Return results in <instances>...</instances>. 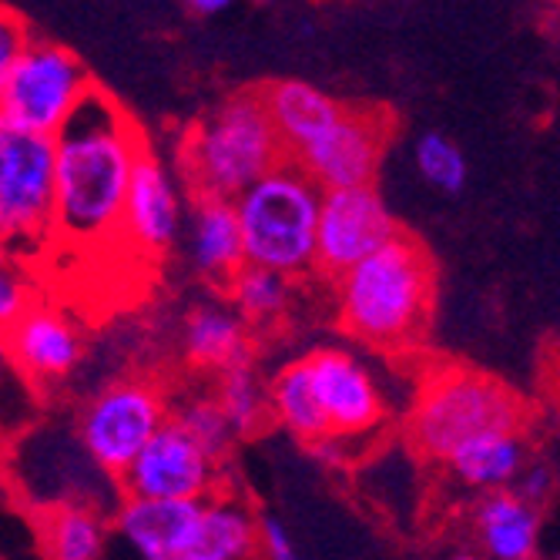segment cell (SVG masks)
I'll use <instances>...</instances> for the list:
<instances>
[{"mask_svg": "<svg viewBox=\"0 0 560 560\" xmlns=\"http://www.w3.org/2000/svg\"><path fill=\"white\" fill-rule=\"evenodd\" d=\"M172 399L151 380H115L101 386L74 420V436L91 464L118 480L135 456L168 423Z\"/></svg>", "mask_w": 560, "mask_h": 560, "instance_id": "8", "label": "cell"}, {"mask_svg": "<svg viewBox=\"0 0 560 560\" xmlns=\"http://www.w3.org/2000/svg\"><path fill=\"white\" fill-rule=\"evenodd\" d=\"M259 553V514L248 500L222 490L201 503L195 540L182 560H256Z\"/></svg>", "mask_w": 560, "mask_h": 560, "instance_id": "21", "label": "cell"}, {"mask_svg": "<svg viewBox=\"0 0 560 560\" xmlns=\"http://www.w3.org/2000/svg\"><path fill=\"white\" fill-rule=\"evenodd\" d=\"M446 560H487V557H480L477 550H456V553H450Z\"/></svg>", "mask_w": 560, "mask_h": 560, "instance_id": "36", "label": "cell"}, {"mask_svg": "<svg viewBox=\"0 0 560 560\" xmlns=\"http://www.w3.org/2000/svg\"><path fill=\"white\" fill-rule=\"evenodd\" d=\"M108 537V514L94 506H55L37 514L44 560H105Z\"/></svg>", "mask_w": 560, "mask_h": 560, "instance_id": "23", "label": "cell"}, {"mask_svg": "<svg viewBox=\"0 0 560 560\" xmlns=\"http://www.w3.org/2000/svg\"><path fill=\"white\" fill-rule=\"evenodd\" d=\"M201 503L118 497L108 514V544H118L135 560H182L195 540Z\"/></svg>", "mask_w": 560, "mask_h": 560, "instance_id": "16", "label": "cell"}, {"mask_svg": "<svg viewBox=\"0 0 560 560\" xmlns=\"http://www.w3.org/2000/svg\"><path fill=\"white\" fill-rule=\"evenodd\" d=\"M282 162H289L285 148L269 125L259 88L225 94L178 144V168L191 198L235 201Z\"/></svg>", "mask_w": 560, "mask_h": 560, "instance_id": "3", "label": "cell"}, {"mask_svg": "<svg viewBox=\"0 0 560 560\" xmlns=\"http://www.w3.org/2000/svg\"><path fill=\"white\" fill-rule=\"evenodd\" d=\"M259 91H262L269 125L276 128L285 148V159H292L295 151H302L316 135H323L342 112V101H336L323 88L299 81V78L269 81Z\"/></svg>", "mask_w": 560, "mask_h": 560, "instance_id": "19", "label": "cell"}, {"mask_svg": "<svg viewBox=\"0 0 560 560\" xmlns=\"http://www.w3.org/2000/svg\"><path fill=\"white\" fill-rule=\"evenodd\" d=\"M37 299L40 295L27 266L0 256V332L11 329Z\"/></svg>", "mask_w": 560, "mask_h": 560, "instance_id": "29", "label": "cell"}, {"mask_svg": "<svg viewBox=\"0 0 560 560\" xmlns=\"http://www.w3.org/2000/svg\"><path fill=\"white\" fill-rule=\"evenodd\" d=\"M319 188L292 162H282L235 201V222L242 235L245 266L269 269L285 279L313 272Z\"/></svg>", "mask_w": 560, "mask_h": 560, "instance_id": "5", "label": "cell"}, {"mask_svg": "<svg viewBox=\"0 0 560 560\" xmlns=\"http://www.w3.org/2000/svg\"><path fill=\"white\" fill-rule=\"evenodd\" d=\"M11 389H18V393H31L24 383H21V376L14 373V366H11V355H8V346H4V332H0V423H4V430L11 433V420H8V402H4V393H11ZM37 396V393H34Z\"/></svg>", "mask_w": 560, "mask_h": 560, "instance_id": "33", "label": "cell"}, {"mask_svg": "<svg viewBox=\"0 0 560 560\" xmlns=\"http://www.w3.org/2000/svg\"><path fill=\"white\" fill-rule=\"evenodd\" d=\"M413 162L420 178L443 195H460L470 178V162L464 155V148L443 131H427L417 138Z\"/></svg>", "mask_w": 560, "mask_h": 560, "instance_id": "28", "label": "cell"}, {"mask_svg": "<svg viewBox=\"0 0 560 560\" xmlns=\"http://www.w3.org/2000/svg\"><path fill=\"white\" fill-rule=\"evenodd\" d=\"M477 553L487 560H537L544 511L524 503L514 490L480 493L470 506Z\"/></svg>", "mask_w": 560, "mask_h": 560, "instance_id": "17", "label": "cell"}, {"mask_svg": "<svg viewBox=\"0 0 560 560\" xmlns=\"http://www.w3.org/2000/svg\"><path fill=\"white\" fill-rule=\"evenodd\" d=\"M436 262L413 235H396L376 256L336 279L339 326L373 349H410L430 326Z\"/></svg>", "mask_w": 560, "mask_h": 560, "instance_id": "2", "label": "cell"}, {"mask_svg": "<svg viewBox=\"0 0 560 560\" xmlns=\"http://www.w3.org/2000/svg\"><path fill=\"white\" fill-rule=\"evenodd\" d=\"M229 8H232L229 0H191V4H185V11H188L191 18H198V21L219 18V14H225Z\"/></svg>", "mask_w": 560, "mask_h": 560, "instance_id": "34", "label": "cell"}, {"mask_svg": "<svg viewBox=\"0 0 560 560\" xmlns=\"http://www.w3.org/2000/svg\"><path fill=\"white\" fill-rule=\"evenodd\" d=\"M27 40H31L27 21L14 8L0 4V91H4L8 74H11V68H14V61H18V55L24 50Z\"/></svg>", "mask_w": 560, "mask_h": 560, "instance_id": "30", "label": "cell"}, {"mask_svg": "<svg viewBox=\"0 0 560 560\" xmlns=\"http://www.w3.org/2000/svg\"><path fill=\"white\" fill-rule=\"evenodd\" d=\"M527 402L517 389L474 366H433L410 406L406 436L427 460L450 456L490 433H521Z\"/></svg>", "mask_w": 560, "mask_h": 560, "instance_id": "4", "label": "cell"}, {"mask_svg": "<svg viewBox=\"0 0 560 560\" xmlns=\"http://www.w3.org/2000/svg\"><path fill=\"white\" fill-rule=\"evenodd\" d=\"M256 560H299L295 540L289 537L285 524L272 514L259 517V553Z\"/></svg>", "mask_w": 560, "mask_h": 560, "instance_id": "32", "label": "cell"}, {"mask_svg": "<svg viewBox=\"0 0 560 560\" xmlns=\"http://www.w3.org/2000/svg\"><path fill=\"white\" fill-rule=\"evenodd\" d=\"M94 84V74L71 47L31 34L0 91V125L55 138Z\"/></svg>", "mask_w": 560, "mask_h": 560, "instance_id": "7", "label": "cell"}, {"mask_svg": "<svg viewBox=\"0 0 560 560\" xmlns=\"http://www.w3.org/2000/svg\"><path fill=\"white\" fill-rule=\"evenodd\" d=\"M215 402L232 430L235 440H252L259 436L272 417H269V386L259 376V370L252 363L232 366L219 376L215 383Z\"/></svg>", "mask_w": 560, "mask_h": 560, "instance_id": "25", "label": "cell"}, {"mask_svg": "<svg viewBox=\"0 0 560 560\" xmlns=\"http://www.w3.org/2000/svg\"><path fill=\"white\" fill-rule=\"evenodd\" d=\"M553 487H557L553 467L544 464V460H527V467L521 470V477L514 480L511 490L524 503H530V506H537V511H544V506L550 503V497H553Z\"/></svg>", "mask_w": 560, "mask_h": 560, "instance_id": "31", "label": "cell"}, {"mask_svg": "<svg viewBox=\"0 0 560 560\" xmlns=\"http://www.w3.org/2000/svg\"><path fill=\"white\" fill-rule=\"evenodd\" d=\"M222 490V467L212 456L201 453L175 423H165L151 436L148 446L131 460V467L118 477V493L138 500L206 503Z\"/></svg>", "mask_w": 560, "mask_h": 560, "instance_id": "12", "label": "cell"}, {"mask_svg": "<svg viewBox=\"0 0 560 560\" xmlns=\"http://www.w3.org/2000/svg\"><path fill=\"white\" fill-rule=\"evenodd\" d=\"M55 144V245L97 252L118 245L135 162L148 151L141 125L101 84L50 138Z\"/></svg>", "mask_w": 560, "mask_h": 560, "instance_id": "1", "label": "cell"}, {"mask_svg": "<svg viewBox=\"0 0 560 560\" xmlns=\"http://www.w3.org/2000/svg\"><path fill=\"white\" fill-rule=\"evenodd\" d=\"M188 256L195 272L212 285L225 289L238 276L245 259H242V235H238L232 201L195 198L191 222H188Z\"/></svg>", "mask_w": 560, "mask_h": 560, "instance_id": "20", "label": "cell"}, {"mask_svg": "<svg viewBox=\"0 0 560 560\" xmlns=\"http://www.w3.org/2000/svg\"><path fill=\"white\" fill-rule=\"evenodd\" d=\"M393 118L380 105H342L339 118L289 159L319 191L366 188L383 168Z\"/></svg>", "mask_w": 560, "mask_h": 560, "instance_id": "10", "label": "cell"}, {"mask_svg": "<svg viewBox=\"0 0 560 560\" xmlns=\"http://www.w3.org/2000/svg\"><path fill=\"white\" fill-rule=\"evenodd\" d=\"M302 366L329 436L373 440L380 433L386 423V399L366 363L346 349H316L302 355Z\"/></svg>", "mask_w": 560, "mask_h": 560, "instance_id": "13", "label": "cell"}, {"mask_svg": "<svg viewBox=\"0 0 560 560\" xmlns=\"http://www.w3.org/2000/svg\"><path fill=\"white\" fill-rule=\"evenodd\" d=\"M232 310L245 326H272L285 316L289 302H292V279L256 269V266H242L238 276L225 285Z\"/></svg>", "mask_w": 560, "mask_h": 560, "instance_id": "26", "label": "cell"}, {"mask_svg": "<svg viewBox=\"0 0 560 560\" xmlns=\"http://www.w3.org/2000/svg\"><path fill=\"white\" fill-rule=\"evenodd\" d=\"M168 423H175L201 453L212 456L219 467L229 460L235 436H232V430H229V423H225L212 393H188L178 402H172Z\"/></svg>", "mask_w": 560, "mask_h": 560, "instance_id": "27", "label": "cell"}, {"mask_svg": "<svg viewBox=\"0 0 560 560\" xmlns=\"http://www.w3.org/2000/svg\"><path fill=\"white\" fill-rule=\"evenodd\" d=\"M185 222V201L175 172L144 151L135 162L125 206H121V225H118V245H125L131 256L155 262L175 248Z\"/></svg>", "mask_w": 560, "mask_h": 560, "instance_id": "14", "label": "cell"}, {"mask_svg": "<svg viewBox=\"0 0 560 560\" xmlns=\"http://www.w3.org/2000/svg\"><path fill=\"white\" fill-rule=\"evenodd\" d=\"M11 464L37 514L55 511V506H94V511L112 514L105 500L118 497V480L105 477L91 464V456L74 436V427L65 433V443L61 430H27V436L14 446Z\"/></svg>", "mask_w": 560, "mask_h": 560, "instance_id": "9", "label": "cell"}, {"mask_svg": "<svg viewBox=\"0 0 560 560\" xmlns=\"http://www.w3.org/2000/svg\"><path fill=\"white\" fill-rule=\"evenodd\" d=\"M396 235H402V229L376 185L323 191L313 272L339 279L370 256H376Z\"/></svg>", "mask_w": 560, "mask_h": 560, "instance_id": "11", "label": "cell"}, {"mask_svg": "<svg viewBox=\"0 0 560 560\" xmlns=\"http://www.w3.org/2000/svg\"><path fill=\"white\" fill-rule=\"evenodd\" d=\"M55 248V144L0 125V256L21 266Z\"/></svg>", "mask_w": 560, "mask_h": 560, "instance_id": "6", "label": "cell"}, {"mask_svg": "<svg viewBox=\"0 0 560 560\" xmlns=\"http://www.w3.org/2000/svg\"><path fill=\"white\" fill-rule=\"evenodd\" d=\"M266 386H269V417L289 436H295L305 446H313L316 440L329 436L326 423L316 410V399H313L310 376H305L302 360L285 363Z\"/></svg>", "mask_w": 560, "mask_h": 560, "instance_id": "24", "label": "cell"}, {"mask_svg": "<svg viewBox=\"0 0 560 560\" xmlns=\"http://www.w3.org/2000/svg\"><path fill=\"white\" fill-rule=\"evenodd\" d=\"M4 346L14 373L31 393L61 386L84 355L78 323L47 299H37L11 329H4Z\"/></svg>", "mask_w": 560, "mask_h": 560, "instance_id": "15", "label": "cell"}, {"mask_svg": "<svg viewBox=\"0 0 560 560\" xmlns=\"http://www.w3.org/2000/svg\"><path fill=\"white\" fill-rule=\"evenodd\" d=\"M527 460H530V446L524 433H490L456 450L446 460V470L453 474L456 483H464L477 493H497L514 487Z\"/></svg>", "mask_w": 560, "mask_h": 560, "instance_id": "22", "label": "cell"}, {"mask_svg": "<svg viewBox=\"0 0 560 560\" xmlns=\"http://www.w3.org/2000/svg\"><path fill=\"white\" fill-rule=\"evenodd\" d=\"M8 467V430H4V423H0V470Z\"/></svg>", "mask_w": 560, "mask_h": 560, "instance_id": "35", "label": "cell"}, {"mask_svg": "<svg viewBox=\"0 0 560 560\" xmlns=\"http://www.w3.org/2000/svg\"><path fill=\"white\" fill-rule=\"evenodd\" d=\"M182 355L191 370L222 376L232 366L252 363L248 326L229 302H198L182 323Z\"/></svg>", "mask_w": 560, "mask_h": 560, "instance_id": "18", "label": "cell"}]
</instances>
